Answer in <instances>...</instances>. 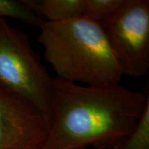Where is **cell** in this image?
I'll return each instance as SVG.
<instances>
[{"mask_svg": "<svg viewBox=\"0 0 149 149\" xmlns=\"http://www.w3.org/2000/svg\"><path fill=\"white\" fill-rule=\"evenodd\" d=\"M38 42L56 77L100 86L118 84L123 73L102 25L84 16L60 22L44 20Z\"/></svg>", "mask_w": 149, "mask_h": 149, "instance_id": "2", "label": "cell"}, {"mask_svg": "<svg viewBox=\"0 0 149 149\" xmlns=\"http://www.w3.org/2000/svg\"><path fill=\"white\" fill-rule=\"evenodd\" d=\"M117 149H149V101L133 132Z\"/></svg>", "mask_w": 149, "mask_h": 149, "instance_id": "9", "label": "cell"}, {"mask_svg": "<svg viewBox=\"0 0 149 149\" xmlns=\"http://www.w3.org/2000/svg\"><path fill=\"white\" fill-rule=\"evenodd\" d=\"M126 0H85L83 16L103 23L117 14Z\"/></svg>", "mask_w": 149, "mask_h": 149, "instance_id": "8", "label": "cell"}, {"mask_svg": "<svg viewBox=\"0 0 149 149\" xmlns=\"http://www.w3.org/2000/svg\"><path fill=\"white\" fill-rule=\"evenodd\" d=\"M51 124L34 104L0 87V149H41Z\"/></svg>", "mask_w": 149, "mask_h": 149, "instance_id": "5", "label": "cell"}, {"mask_svg": "<svg viewBox=\"0 0 149 149\" xmlns=\"http://www.w3.org/2000/svg\"><path fill=\"white\" fill-rule=\"evenodd\" d=\"M101 24L123 75H146L149 69L148 0H126L115 16Z\"/></svg>", "mask_w": 149, "mask_h": 149, "instance_id": "4", "label": "cell"}, {"mask_svg": "<svg viewBox=\"0 0 149 149\" xmlns=\"http://www.w3.org/2000/svg\"><path fill=\"white\" fill-rule=\"evenodd\" d=\"M53 82L29 35L0 18V87L31 102L51 123Z\"/></svg>", "mask_w": 149, "mask_h": 149, "instance_id": "3", "label": "cell"}, {"mask_svg": "<svg viewBox=\"0 0 149 149\" xmlns=\"http://www.w3.org/2000/svg\"><path fill=\"white\" fill-rule=\"evenodd\" d=\"M45 21L60 22L83 16L85 0H22Z\"/></svg>", "mask_w": 149, "mask_h": 149, "instance_id": "6", "label": "cell"}, {"mask_svg": "<svg viewBox=\"0 0 149 149\" xmlns=\"http://www.w3.org/2000/svg\"><path fill=\"white\" fill-rule=\"evenodd\" d=\"M148 101V94L120 84L91 86L55 77L51 128L41 149H117Z\"/></svg>", "mask_w": 149, "mask_h": 149, "instance_id": "1", "label": "cell"}, {"mask_svg": "<svg viewBox=\"0 0 149 149\" xmlns=\"http://www.w3.org/2000/svg\"><path fill=\"white\" fill-rule=\"evenodd\" d=\"M6 17L15 19L29 26L38 28L44 20L22 0H0V18Z\"/></svg>", "mask_w": 149, "mask_h": 149, "instance_id": "7", "label": "cell"}]
</instances>
